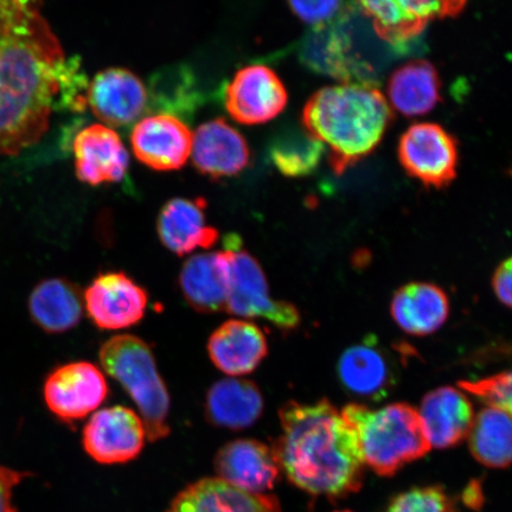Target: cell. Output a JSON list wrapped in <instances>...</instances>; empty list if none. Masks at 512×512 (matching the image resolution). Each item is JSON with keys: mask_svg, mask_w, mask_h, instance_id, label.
<instances>
[{"mask_svg": "<svg viewBox=\"0 0 512 512\" xmlns=\"http://www.w3.org/2000/svg\"><path fill=\"white\" fill-rule=\"evenodd\" d=\"M165 512H281L278 499L252 494L214 478L191 484L172 501Z\"/></svg>", "mask_w": 512, "mask_h": 512, "instance_id": "603a6c76", "label": "cell"}, {"mask_svg": "<svg viewBox=\"0 0 512 512\" xmlns=\"http://www.w3.org/2000/svg\"><path fill=\"white\" fill-rule=\"evenodd\" d=\"M431 447L451 448L469 437L475 414L472 403L460 390L443 387L432 390L418 412Z\"/></svg>", "mask_w": 512, "mask_h": 512, "instance_id": "7402d4cb", "label": "cell"}, {"mask_svg": "<svg viewBox=\"0 0 512 512\" xmlns=\"http://www.w3.org/2000/svg\"><path fill=\"white\" fill-rule=\"evenodd\" d=\"M230 278L229 254L226 251L207 252L191 256L184 262L178 285L192 310L213 315L226 311Z\"/></svg>", "mask_w": 512, "mask_h": 512, "instance_id": "ffe728a7", "label": "cell"}, {"mask_svg": "<svg viewBox=\"0 0 512 512\" xmlns=\"http://www.w3.org/2000/svg\"><path fill=\"white\" fill-rule=\"evenodd\" d=\"M386 512H457L456 505L440 486L413 489L390 503Z\"/></svg>", "mask_w": 512, "mask_h": 512, "instance_id": "4dcf8cb0", "label": "cell"}, {"mask_svg": "<svg viewBox=\"0 0 512 512\" xmlns=\"http://www.w3.org/2000/svg\"><path fill=\"white\" fill-rule=\"evenodd\" d=\"M85 75L66 60L42 0H0V156L40 142L57 107L80 111Z\"/></svg>", "mask_w": 512, "mask_h": 512, "instance_id": "6da1fadb", "label": "cell"}, {"mask_svg": "<svg viewBox=\"0 0 512 512\" xmlns=\"http://www.w3.org/2000/svg\"><path fill=\"white\" fill-rule=\"evenodd\" d=\"M272 450L280 471L297 488L331 499L361 489L364 465L354 431L328 400L287 402Z\"/></svg>", "mask_w": 512, "mask_h": 512, "instance_id": "7a4b0ae2", "label": "cell"}, {"mask_svg": "<svg viewBox=\"0 0 512 512\" xmlns=\"http://www.w3.org/2000/svg\"><path fill=\"white\" fill-rule=\"evenodd\" d=\"M216 477L241 490L264 495L280 477L272 447L253 439L230 441L215 457Z\"/></svg>", "mask_w": 512, "mask_h": 512, "instance_id": "2e32d148", "label": "cell"}, {"mask_svg": "<svg viewBox=\"0 0 512 512\" xmlns=\"http://www.w3.org/2000/svg\"><path fill=\"white\" fill-rule=\"evenodd\" d=\"M511 373H501L486 379L478 381L459 382V387L464 392L476 396L489 407L503 409L511 413L512 393H511Z\"/></svg>", "mask_w": 512, "mask_h": 512, "instance_id": "1f68e13d", "label": "cell"}, {"mask_svg": "<svg viewBox=\"0 0 512 512\" xmlns=\"http://www.w3.org/2000/svg\"><path fill=\"white\" fill-rule=\"evenodd\" d=\"M392 120L386 96L368 82L345 81L312 95L304 110V126L330 153L342 174L370 155Z\"/></svg>", "mask_w": 512, "mask_h": 512, "instance_id": "3957f363", "label": "cell"}, {"mask_svg": "<svg viewBox=\"0 0 512 512\" xmlns=\"http://www.w3.org/2000/svg\"><path fill=\"white\" fill-rule=\"evenodd\" d=\"M146 439L142 419L124 406L95 412L82 432V446L86 453L102 465L132 462L144 450Z\"/></svg>", "mask_w": 512, "mask_h": 512, "instance_id": "9c48e42d", "label": "cell"}, {"mask_svg": "<svg viewBox=\"0 0 512 512\" xmlns=\"http://www.w3.org/2000/svg\"><path fill=\"white\" fill-rule=\"evenodd\" d=\"M440 88L439 75L433 64L412 61L390 76L386 99L390 108L405 117H422L438 105Z\"/></svg>", "mask_w": 512, "mask_h": 512, "instance_id": "83f0119b", "label": "cell"}, {"mask_svg": "<svg viewBox=\"0 0 512 512\" xmlns=\"http://www.w3.org/2000/svg\"><path fill=\"white\" fill-rule=\"evenodd\" d=\"M99 358L106 373L136 403L147 439L158 441L168 437L170 395L150 345L133 335L113 336L101 345Z\"/></svg>", "mask_w": 512, "mask_h": 512, "instance_id": "5b68a950", "label": "cell"}, {"mask_svg": "<svg viewBox=\"0 0 512 512\" xmlns=\"http://www.w3.org/2000/svg\"><path fill=\"white\" fill-rule=\"evenodd\" d=\"M30 476L28 472L9 469L0 466V512H17L14 507V490L25 478Z\"/></svg>", "mask_w": 512, "mask_h": 512, "instance_id": "836d02e7", "label": "cell"}, {"mask_svg": "<svg viewBox=\"0 0 512 512\" xmlns=\"http://www.w3.org/2000/svg\"><path fill=\"white\" fill-rule=\"evenodd\" d=\"M268 354V342L260 326L230 319L209 337L208 355L214 366L229 376L253 373Z\"/></svg>", "mask_w": 512, "mask_h": 512, "instance_id": "44dd1931", "label": "cell"}, {"mask_svg": "<svg viewBox=\"0 0 512 512\" xmlns=\"http://www.w3.org/2000/svg\"><path fill=\"white\" fill-rule=\"evenodd\" d=\"M341 413L356 435L364 465L379 476H393L431 451L419 413L407 403L380 409L350 403Z\"/></svg>", "mask_w": 512, "mask_h": 512, "instance_id": "277c9868", "label": "cell"}, {"mask_svg": "<svg viewBox=\"0 0 512 512\" xmlns=\"http://www.w3.org/2000/svg\"><path fill=\"white\" fill-rule=\"evenodd\" d=\"M325 147L306 130L286 133L274 143L272 162L281 174L287 177H304L318 168Z\"/></svg>", "mask_w": 512, "mask_h": 512, "instance_id": "f546056e", "label": "cell"}, {"mask_svg": "<svg viewBox=\"0 0 512 512\" xmlns=\"http://www.w3.org/2000/svg\"><path fill=\"white\" fill-rule=\"evenodd\" d=\"M336 512H350V511H336Z\"/></svg>", "mask_w": 512, "mask_h": 512, "instance_id": "d590c367", "label": "cell"}, {"mask_svg": "<svg viewBox=\"0 0 512 512\" xmlns=\"http://www.w3.org/2000/svg\"><path fill=\"white\" fill-rule=\"evenodd\" d=\"M399 158L408 174L428 187L443 188L457 175L456 140L437 124L409 127L400 139Z\"/></svg>", "mask_w": 512, "mask_h": 512, "instance_id": "30bf717a", "label": "cell"}, {"mask_svg": "<svg viewBox=\"0 0 512 512\" xmlns=\"http://www.w3.org/2000/svg\"><path fill=\"white\" fill-rule=\"evenodd\" d=\"M223 246L229 254L232 270L226 311L243 318L265 319L285 332L298 328L300 315L297 307L272 299L259 261L243 248L240 236L227 235Z\"/></svg>", "mask_w": 512, "mask_h": 512, "instance_id": "8992f818", "label": "cell"}, {"mask_svg": "<svg viewBox=\"0 0 512 512\" xmlns=\"http://www.w3.org/2000/svg\"><path fill=\"white\" fill-rule=\"evenodd\" d=\"M294 15L312 28L335 23L345 15V0H288Z\"/></svg>", "mask_w": 512, "mask_h": 512, "instance_id": "d6a6232c", "label": "cell"}, {"mask_svg": "<svg viewBox=\"0 0 512 512\" xmlns=\"http://www.w3.org/2000/svg\"><path fill=\"white\" fill-rule=\"evenodd\" d=\"M108 394L106 376L99 367L86 361L56 367L43 384V398L49 411L68 424L94 413Z\"/></svg>", "mask_w": 512, "mask_h": 512, "instance_id": "52a82bcc", "label": "cell"}, {"mask_svg": "<svg viewBox=\"0 0 512 512\" xmlns=\"http://www.w3.org/2000/svg\"><path fill=\"white\" fill-rule=\"evenodd\" d=\"M206 209L207 202L202 197H179L166 202L157 219L162 245L177 256L189 255L198 248L214 247L220 234L207 224Z\"/></svg>", "mask_w": 512, "mask_h": 512, "instance_id": "d6986e66", "label": "cell"}, {"mask_svg": "<svg viewBox=\"0 0 512 512\" xmlns=\"http://www.w3.org/2000/svg\"><path fill=\"white\" fill-rule=\"evenodd\" d=\"M134 156L150 169L176 171L191 155L192 132L171 114H157L140 120L131 136Z\"/></svg>", "mask_w": 512, "mask_h": 512, "instance_id": "9a60e30c", "label": "cell"}, {"mask_svg": "<svg viewBox=\"0 0 512 512\" xmlns=\"http://www.w3.org/2000/svg\"><path fill=\"white\" fill-rule=\"evenodd\" d=\"M342 18L307 32L299 57L316 74L339 82H363L360 68L351 56V41L347 29L342 27Z\"/></svg>", "mask_w": 512, "mask_h": 512, "instance_id": "cb8c5ba5", "label": "cell"}, {"mask_svg": "<svg viewBox=\"0 0 512 512\" xmlns=\"http://www.w3.org/2000/svg\"><path fill=\"white\" fill-rule=\"evenodd\" d=\"M83 303L96 328L119 331L142 322L149 293L125 272L108 271L96 275L88 285Z\"/></svg>", "mask_w": 512, "mask_h": 512, "instance_id": "ba28073f", "label": "cell"}, {"mask_svg": "<svg viewBox=\"0 0 512 512\" xmlns=\"http://www.w3.org/2000/svg\"><path fill=\"white\" fill-rule=\"evenodd\" d=\"M29 313L32 322L47 334L73 330L83 315L81 288L66 278L43 280L30 294Z\"/></svg>", "mask_w": 512, "mask_h": 512, "instance_id": "484cf974", "label": "cell"}, {"mask_svg": "<svg viewBox=\"0 0 512 512\" xmlns=\"http://www.w3.org/2000/svg\"><path fill=\"white\" fill-rule=\"evenodd\" d=\"M392 316L408 335L427 336L437 332L450 315V302L440 287L413 283L400 288L392 300Z\"/></svg>", "mask_w": 512, "mask_h": 512, "instance_id": "4316f807", "label": "cell"}, {"mask_svg": "<svg viewBox=\"0 0 512 512\" xmlns=\"http://www.w3.org/2000/svg\"><path fill=\"white\" fill-rule=\"evenodd\" d=\"M86 101L96 118L110 127H123L146 111L149 93L131 70L108 68L95 75L87 87Z\"/></svg>", "mask_w": 512, "mask_h": 512, "instance_id": "4fadbf2b", "label": "cell"}, {"mask_svg": "<svg viewBox=\"0 0 512 512\" xmlns=\"http://www.w3.org/2000/svg\"><path fill=\"white\" fill-rule=\"evenodd\" d=\"M283 81L271 68L253 64L239 70L226 89V108L243 125H260L277 118L286 108Z\"/></svg>", "mask_w": 512, "mask_h": 512, "instance_id": "7c38bea8", "label": "cell"}, {"mask_svg": "<svg viewBox=\"0 0 512 512\" xmlns=\"http://www.w3.org/2000/svg\"><path fill=\"white\" fill-rule=\"evenodd\" d=\"M264 412V398L252 381L224 379L211 386L204 401L210 425L241 431L252 427Z\"/></svg>", "mask_w": 512, "mask_h": 512, "instance_id": "d4e9b609", "label": "cell"}, {"mask_svg": "<svg viewBox=\"0 0 512 512\" xmlns=\"http://www.w3.org/2000/svg\"><path fill=\"white\" fill-rule=\"evenodd\" d=\"M73 147L76 177L80 182L98 187L125 178L130 157L111 127L95 124L83 128Z\"/></svg>", "mask_w": 512, "mask_h": 512, "instance_id": "ac0fdd59", "label": "cell"}, {"mask_svg": "<svg viewBox=\"0 0 512 512\" xmlns=\"http://www.w3.org/2000/svg\"><path fill=\"white\" fill-rule=\"evenodd\" d=\"M191 155L197 171L211 179L239 175L251 159L245 137L222 118L207 121L192 133Z\"/></svg>", "mask_w": 512, "mask_h": 512, "instance_id": "e0dca14e", "label": "cell"}, {"mask_svg": "<svg viewBox=\"0 0 512 512\" xmlns=\"http://www.w3.org/2000/svg\"><path fill=\"white\" fill-rule=\"evenodd\" d=\"M470 450L477 462L491 469H507L511 463V413L494 407L480 411L473 420Z\"/></svg>", "mask_w": 512, "mask_h": 512, "instance_id": "f1b7e54d", "label": "cell"}, {"mask_svg": "<svg viewBox=\"0 0 512 512\" xmlns=\"http://www.w3.org/2000/svg\"><path fill=\"white\" fill-rule=\"evenodd\" d=\"M384 41L403 46L434 19L454 16L465 0H355Z\"/></svg>", "mask_w": 512, "mask_h": 512, "instance_id": "8fae6325", "label": "cell"}, {"mask_svg": "<svg viewBox=\"0 0 512 512\" xmlns=\"http://www.w3.org/2000/svg\"><path fill=\"white\" fill-rule=\"evenodd\" d=\"M337 375L347 392L370 401L386 398L398 382V371L389 352L373 336L343 352Z\"/></svg>", "mask_w": 512, "mask_h": 512, "instance_id": "5bb4252c", "label": "cell"}, {"mask_svg": "<svg viewBox=\"0 0 512 512\" xmlns=\"http://www.w3.org/2000/svg\"><path fill=\"white\" fill-rule=\"evenodd\" d=\"M511 259H507L502 262L497 268L492 285H494V291L499 299V302L505 306H511Z\"/></svg>", "mask_w": 512, "mask_h": 512, "instance_id": "e575fe53", "label": "cell"}]
</instances>
